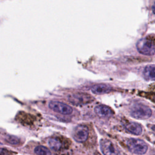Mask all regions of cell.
Instances as JSON below:
<instances>
[{
  "label": "cell",
  "instance_id": "cell-14",
  "mask_svg": "<svg viewBox=\"0 0 155 155\" xmlns=\"http://www.w3.org/2000/svg\"><path fill=\"white\" fill-rule=\"evenodd\" d=\"M7 141L12 144H17L19 142V140L17 137L14 136H10L7 139Z\"/></svg>",
  "mask_w": 155,
  "mask_h": 155
},
{
  "label": "cell",
  "instance_id": "cell-1",
  "mask_svg": "<svg viewBox=\"0 0 155 155\" xmlns=\"http://www.w3.org/2000/svg\"><path fill=\"white\" fill-rule=\"evenodd\" d=\"M136 48L140 53L144 55L152 56L155 53V42L147 38L139 39L136 43Z\"/></svg>",
  "mask_w": 155,
  "mask_h": 155
},
{
  "label": "cell",
  "instance_id": "cell-10",
  "mask_svg": "<svg viewBox=\"0 0 155 155\" xmlns=\"http://www.w3.org/2000/svg\"><path fill=\"white\" fill-rule=\"evenodd\" d=\"M125 129L126 130L135 135H140L142 133V128L141 125L134 122H131L125 125Z\"/></svg>",
  "mask_w": 155,
  "mask_h": 155
},
{
  "label": "cell",
  "instance_id": "cell-16",
  "mask_svg": "<svg viewBox=\"0 0 155 155\" xmlns=\"http://www.w3.org/2000/svg\"><path fill=\"white\" fill-rule=\"evenodd\" d=\"M152 11L155 14V1L154 2L153 5H152Z\"/></svg>",
  "mask_w": 155,
  "mask_h": 155
},
{
  "label": "cell",
  "instance_id": "cell-18",
  "mask_svg": "<svg viewBox=\"0 0 155 155\" xmlns=\"http://www.w3.org/2000/svg\"><path fill=\"white\" fill-rule=\"evenodd\" d=\"M151 99H152L153 101H154V102H155V94H154L153 95L151 96Z\"/></svg>",
  "mask_w": 155,
  "mask_h": 155
},
{
  "label": "cell",
  "instance_id": "cell-3",
  "mask_svg": "<svg viewBox=\"0 0 155 155\" xmlns=\"http://www.w3.org/2000/svg\"><path fill=\"white\" fill-rule=\"evenodd\" d=\"M131 116L137 119H147L152 114L151 110L143 104H137L131 110Z\"/></svg>",
  "mask_w": 155,
  "mask_h": 155
},
{
  "label": "cell",
  "instance_id": "cell-7",
  "mask_svg": "<svg viewBox=\"0 0 155 155\" xmlns=\"http://www.w3.org/2000/svg\"><path fill=\"white\" fill-rule=\"evenodd\" d=\"M69 101L73 104L81 105L85 104L93 101L92 97L87 93H76L70 95L68 97Z\"/></svg>",
  "mask_w": 155,
  "mask_h": 155
},
{
  "label": "cell",
  "instance_id": "cell-9",
  "mask_svg": "<svg viewBox=\"0 0 155 155\" xmlns=\"http://www.w3.org/2000/svg\"><path fill=\"white\" fill-rule=\"evenodd\" d=\"M91 90L94 94H102L110 92L112 90V87L105 84H98L93 85Z\"/></svg>",
  "mask_w": 155,
  "mask_h": 155
},
{
  "label": "cell",
  "instance_id": "cell-12",
  "mask_svg": "<svg viewBox=\"0 0 155 155\" xmlns=\"http://www.w3.org/2000/svg\"><path fill=\"white\" fill-rule=\"evenodd\" d=\"M48 145L50 146V147L55 150V151H58L59 150L61 147H62V142L61 141V140L58 138V137H52L50 138L48 140Z\"/></svg>",
  "mask_w": 155,
  "mask_h": 155
},
{
  "label": "cell",
  "instance_id": "cell-15",
  "mask_svg": "<svg viewBox=\"0 0 155 155\" xmlns=\"http://www.w3.org/2000/svg\"><path fill=\"white\" fill-rule=\"evenodd\" d=\"M0 155H10V153L5 149L0 148Z\"/></svg>",
  "mask_w": 155,
  "mask_h": 155
},
{
  "label": "cell",
  "instance_id": "cell-6",
  "mask_svg": "<svg viewBox=\"0 0 155 155\" xmlns=\"http://www.w3.org/2000/svg\"><path fill=\"white\" fill-rule=\"evenodd\" d=\"M89 134L88 128L83 124L76 126L73 131V137L78 142H84L87 140Z\"/></svg>",
  "mask_w": 155,
  "mask_h": 155
},
{
  "label": "cell",
  "instance_id": "cell-17",
  "mask_svg": "<svg viewBox=\"0 0 155 155\" xmlns=\"http://www.w3.org/2000/svg\"><path fill=\"white\" fill-rule=\"evenodd\" d=\"M150 128H151V129L153 130V131H155V125H151V127H150Z\"/></svg>",
  "mask_w": 155,
  "mask_h": 155
},
{
  "label": "cell",
  "instance_id": "cell-11",
  "mask_svg": "<svg viewBox=\"0 0 155 155\" xmlns=\"http://www.w3.org/2000/svg\"><path fill=\"white\" fill-rule=\"evenodd\" d=\"M143 76L147 81H155V64L146 66L143 71Z\"/></svg>",
  "mask_w": 155,
  "mask_h": 155
},
{
  "label": "cell",
  "instance_id": "cell-5",
  "mask_svg": "<svg viewBox=\"0 0 155 155\" xmlns=\"http://www.w3.org/2000/svg\"><path fill=\"white\" fill-rule=\"evenodd\" d=\"M100 147L104 155H120V151L117 147L110 140H101Z\"/></svg>",
  "mask_w": 155,
  "mask_h": 155
},
{
  "label": "cell",
  "instance_id": "cell-13",
  "mask_svg": "<svg viewBox=\"0 0 155 155\" xmlns=\"http://www.w3.org/2000/svg\"><path fill=\"white\" fill-rule=\"evenodd\" d=\"M34 151L37 155H51L50 150L42 145H38L36 147Z\"/></svg>",
  "mask_w": 155,
  "mask_h": 155
},
{
  "label": "cell",
  "instance_id": "cell-19",
  "mask_svg": "<svg viewBox=\"0 0 155 155\" xmlns=\"http://www.w3.org/2000/svg\"><path fill=\"white\" fill-rule=\"evenodd\" d=\"M154 155H155V153H154Z\"/></svg>",
  "mask_w": 155,
  "mask_h": 155
},
{
  "label": "cell",
  "instance_id": "cell-4",
  "mask_svg": "<svg viewBox=\"0 0 155 155\" xmlns=\"http://www.w3.org/2000/svg\"><path fill=\"white\" fill-rule=\"evenodd\" d=\"M48 106L50 109L59 114L68 115L72 113L73 108L70 105L58 101H51L49 102Z\"/></svg>",
  "mask_w": 155,
  "mask_h": 155
},
{
  "label": "cell",
  "instance_id": "cell-8",
  "mask_svg": "<svg viewBox=\"0 0 155 155\" xmlns=\"http://www.w3.org/2000/svg\"><path fill=\"white\" fill-rule=\"evenodd\" d=\"M95 113L102 117H110L113 114V110L108 106L105 105H99L94 108Z\"/></svg>",
  "mask_w": 155,
  "mask_h": 155
},
{
  "label": "cell",
  "instance_id": "cell-2",
  "mask_svg": "<svg viewBox=\"0 0 155 155\" xmlns=\"http://www.w3.org/2000/svg\"><path fill=\"white\" fill-rule=\"evenodd\" d=\"M127 145L131 153L136 154H143L148 150L147 144L143 140L139 139L130 138L128 139Z\"/></svg>",
  "mask_w": 155,
  "mask_h": 155
}]
</instances>
